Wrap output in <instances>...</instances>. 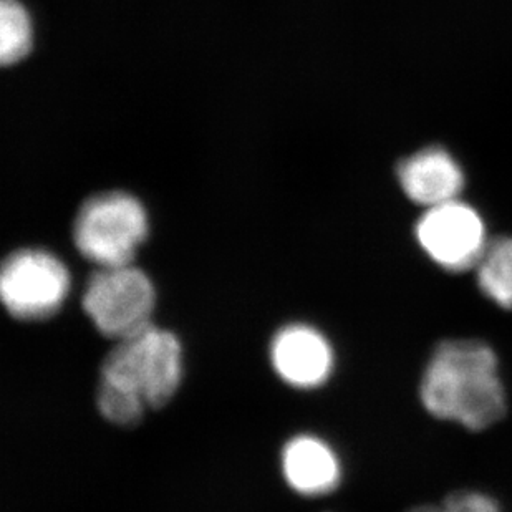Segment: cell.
Instances as JSON below:
<instances>
[{"label":"cell","instance_id":"9","mask_svg":"<svg viewBox=\"0 0 512 512\" xmlns=\"http://www.w3.org/2000/svg\"><path fill=\"white\" fill-rule=\"evenodd\" d=\"M282 473L290 488L302 496H322L340 483L339 458L315 436H295L282 451Z\"/></svg>","mask_w":512,"mask_h":512},{"label":"cell","instance_id":"11","mask_svg":"<svg viewBox=\"0 0 512 512\" xmlns=\"http://www.w3.org/2000/svg\"><path fill=\"white\" fill-rule=\"evenodd\" d=\"M34 45V22L19 0H0V65H14Z\"/></svg>","mask_w":512,"mask_h":512},{"label":"cell","instance_id":"3","mask_svg":"<svg viewBox=\"0 0 512 512\" xmlns=\"http://www.w3.org/2000/svg\"><path fill=\"white\" fill-rule=\"evenodd\" d=\"M145 206L133 194L108 191L87 199L73 223L78 252L97 267L133 264L148 237Z\"/></svg>","mask_w":512,"mask_h":512},{"label":"cell","instance_id":"6","mask_svg":"<svg viewBox=\"0 0 512 512\" xmlns=\"http://www.w3.org/2000/svg\"><path fill=\"white\" fill-rule=\"evenodd\" d=\"M416 239L438 266L451 272L476 267L488 246L483 219L459 199L428 208L416 224Z\"/></svg>","mask_w":512,"mask_h":512},{"label":"cell","instance_id":"1","mask_svg":"<svg viewBox=\"0 0 512 512\" xmlns=\"http://www.w3.org/2000/svg\"><path fill=\"white\" fill-rule=\"evenodd\" d=\"M421 401L431 415L486 430L506 413L498 358L486 343L451 340L433 353L421 380Z\"/></svg>","mask_w":512,"mask_h":512},{"label":"cell","instance_id":"4","mask_svg":"<svg viewBox=\"0 0 512 512\" xmlns=\"http://www.w3.org/2000/svg\"><path fill=\"white\" fill-rule=\"evenodd\" d=\"M82 304L98 332L118 342L153 324L155 284L133 264L98 267L85 285Z\"/></svg>","mask_w":512,"mask_h":512},{"label":"cell","instance_id":"10","mask_svg":"<svg viewBox=\"0 0 512 512\" xmlns=\"http://www.w3.org/2000/svg\"><path fill=\"white\" fill-rule=\"evenodd\" d=\"M476 271L484 294L504 309H512V237L488 242Z\"/></svg>","mask_w":512,"mask_h":512},{"label":"cell","instance_id":"5","mask_svg":"<svg viewBox=\"0 0 512 512\" xmlns=\"http://www.w3.org/2000/svg\"><path fill=\"white\" fill-rule=\"evenodd\" d=\"M72 290L67 266L54 252L27 247L0 262V304L15 319H49Z\"/></svg>","mask_w":512,"mask_h":512},{"label":"cell","instance_id":"2","mask_svg":"<svg viewBox=\"0 0 512 512\" xmlns=\"http://www.w3.org/2000/svg\"><path fill=\"white\" fill-rule=\"evenodd\" d=\"M183 357L178 337L151 324L116 342L103 360L98 385L136 398L146 408H161L183 383Z\"/></svg>","mask_w":512,"mask_h":512},{"label":"cell","instance_id":"13","mask_svg":"<svg viewBox=\"0 0 512 512\" xmlns=\"http://www.w3.org/2000/svg\"><path fill=\"white\" fill-rule=\"evenodd\" d=\"M410 512H443V508H433V506H420V508L411 509Z\"/></svg>","mask_w":512,"mask_h":512},{"label":"cell","instance_id":"12","mask_svg":"<svg viewBox=\"0 0 512 512\" xmlns=\"http://www.w3.org/2000/svg\"><path fill=\"white\" fill-rule=\"evenodd\" d=\"M441 508L443 512H501L494 499L471 491L451 494Z\"/></svg>","mask_w":512,"mask_h":512},{"label":"cell","instance_id":"8","mask_svg":"<svg viewBox=\"0 0 512 512\" xmlns=\"http://www.w3.org/2000/svg\"><path fill=\"white\" fill-rule=\"evenodd\" d=\"M397 176L403 193L426 208L455 201L464 186L461 166L438 146L405 158L398 165Z\"/></svg>","mask_w":512,"mask_h":512},{"label":"cell","instance_id":"7","mask_svg":"<svg viewBox=\"0 0 512 512\" xmlns=\"http://www.w3.org/2000/svg\"><path fill=\"white\" fill-rule=\"evenodd\" d=\"M271 362L282 382L310 390L327 382L334 368V352L319 330L287 325L272 340Z\"/></svg>","mask_w":512,"mask_h":512}]
</instances>
